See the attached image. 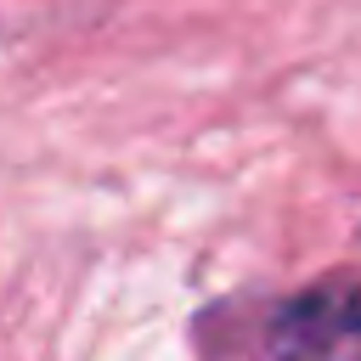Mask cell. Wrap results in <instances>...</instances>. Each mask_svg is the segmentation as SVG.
Returning <instances> with one entry per match:
<instances>
[{
    "label": "cell",
    "mask_w": 361,
    "mask_h": 361,
    "mask_svg": "<svg viewBox=\"0 0 361 361\" xmlns=\"http://www.w3.org/2000/svg\"><path fill=\"white\" fill-rule=\"evenodd\" d=\"M259 361H361V271L316 276L259 310Z\"/></svg>",
    "instance_id": "6da1fadb"
}]
</instances>
